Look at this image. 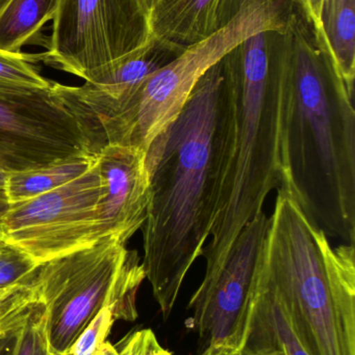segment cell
<instances>
[{"label": "cell", "mask_w": 355, "mask_h": 355, "mask_svg": "<svg viewBox=\"0 0 355 355\" xmlns=\"http://www.w3.org/2000/svg\"><path fill=\"white\" fill-rule=\"evenodd\" d=\"M229 127L223 60L208 69L181 114L146 150L150 202L143 267L165 320L210 236Z\"/></svg>", "instance_id": "obj_1"}, {"label": "cell", "mask_w": 355, "mask_h": 355, "mask_svg": "<svg viewBox=\"0 0 355 355\" xmlns=\"http://www.w3.org/2000/svg\"><path fill=\"white\" fill-rule=\"evenodd\" d=\"M229 87V127L204 277L220 268L244 227L272 190L290 192L287 132L289 71L279 31L250 35L222 58Z\"/></svg>", "instance_id": "obj_2"}, {"label": "cell", "mask_w": 355, "mask_h": 355, "mask_svg": "<svg viewBox=\"0 0 355 355\" xmlns=\"http://www.w3.org/2000/svg\"><path fill=\"white\" fill-rule=\"evenodd\" d=\"M279 40L291 92L289 193L329 237L354 245V98L298 8Z\"/></svg>", "instance_id": "obj_3"}, {"label": "cell", "mask_w": 355, "mask_h": 355, "mask_svg": "<svg viewBox=\"0 0 355 355\" xmlns=\"http://www.w3.org/2000/svg\"><path fill=\"white\" fill-rule=\"evenodd\" d=\"M258 275L310 355H355V248L329 236L287 190L277 191Z\"/></svg>", "instance_id": "obj_4"}, {"label": "cell", "mask_w": 355, "mask_h": 355, "mask_svg": "<svg viewBox=\"0 0 355 355\" xmlns=\"http://www.w3.org/2000/svg\"><path fill=\"white\" fill-rule=\"evenodd\" d=\"M145 279L138 252L113 237L40 265L31 283L44 306L51 354H66L104 308L116 320L135 321Z\"/></svg>", "instance_id": "obj_5"}, {"label": "cell", "mask_w": 355, "mask_h": 355, "mask_svg": "<svg viewBox=\"0 0 355 355\" xmlns=\"http://www.w3.org/2000/svg\"><path fill=\"white\" fill-rule=\"evenodd\" d=\"M295 10L293 0L251 4L208 39L185 47L172 62L146 79L126 112L106 133V144L135 146L146 151L181 114L208 69L250 35L283 29Z\"/></svg>", "instance_id": "obj_6"}, {"label": "cell", "mask_w": 355, "mask_h": 355, "mask_svg": "<svg viewBox=\"0 0 355 355\" xmlns=\"http://www.w3.org/2000/svg\"><path fill=\"white\" fill-rule=\"evenodd\" d=\"M99 127L74 87L46 89L0 83V170H33L97 153Z\"/></svg>", "instance_id": "obj_7"}, {"label": "cell", "mask_w": 355, "mask_h": 355, "mask_svg": "<svg viewBox=\"0 0 355 355\" xmlns=\"http://www.w3.org/2000/svg\"><path fill=\"white\" fill-rule=\"evenodd\" d=\"M152 40L150 0H60L38 60L90 83Z\"/></svg>", "instance_id": "obj_8"}, {"label": "cell", "mask_w": 355, "mask_h": 355, "mask_svg": "<svg viewBox=\"0 0 355 355\" xmlns=\"http://www.w3.org/2000/svg\"><path fill=\"white\" fill-rule=\"evenodd\" d=\"M101 178L92 168L77 179L25 202L10 205L0 218V236L38 264L101 240L99 230Z\"/></svg>", "instance_id": "obj_9"}, {"label": "cell", "mask_w": 355, "mask_h": 355, "mask_svg": "<svg viewBox=\"0 0 355 355\" xmlns=\"http://www.w3.org/2000/svg\"><path fill=\"white\" fill-rule=\"evenodd\" d=\"M269 217L258 213L242 229L224 262L204 277L188 304L189 325L204 348L243 349L258 285V262Z\"/></svg>", "instance_id": "obj_10"}, {"label": "cell", "mask_w": 355, "mask_h": 355, "mask_svg": "<svg viewBox=\"0 0 355 355\" xmlns=\"http://www.w3.org/2000/svg\"><path fill=\"white\" fill-rule=\"evenodd\" d=\"M101 178L98 211L101 238L126 244L143 227L150 202L146 151L135 146L106 144L95 153Z\"/></svg>", "instance_id": "obj_11"}, {"label": "cell", "mask_w": 355, "mask_h": 355, "mask_svg": "<svg viewBox=\"0 0 355 355\" xmlns=\"http://www.w3.org/2000/svg\"><path fill=\"white\" fill-rule=\"evenodd\" d=\"M266 1L281 0H150V28L156 39L185 48L229 25L246 6Z\"/></svg>", "instance_id": "obj_12"}, {"label": "cell", "mask_w": 355, "mask_h": 355, "mask_svg": "<svg viewBox=\"0 0 355 355\" xmlns=\"http://www.w3.org/2000/svg\"><path fill=\"white\" fill-rule=\"evenodd\" d=\"M242 352L248 355H310L294 334L279 300L261 279L258 268L256 297Z\"/></svg>", "instance_id": "obj_13"}, {"label": "cell", "mask_w": 355, "mask_h": 355, "mask_svg": "<svg viewBox=\"0 0 355 355\" xmlns=\"http://www.w3.org/2000/svg\"><path fill=\"white\" fill-rule=\"evenodd\" d=\"M314 35L354 98L355 0H327L321 15L320 33Z\"/></svg>", "instance_id": "obj_14"}, {"label": "cell", "mask_w": 355, "mask_h": 355, "mask_svg": "<svg viewBox=\"0 0 355 355\" xmlns=\"http://www.w3.org/2000/svg\"><path fill=\"white\" fill-rule=\"evenodd\" d=\"M94 160L95 154L75 156L42 168L8 173L6 191L8 204L25 202L77 179L92 168Z\"/></svg>", "instance_id": "obj_15"}, {"label": "cell", "mask_w": 355, "mask_h": 355, "mask_svg": "<svg viewBox=\"0 0 355 355\" xmlns=\"http://www.w3.org/2000/svg\"><path fill=\"white\" fill-rule=\"evenodd\" d=\"M60 0H10L0 12V50L19 54L53 20ZM33 42V43H35Z\"/></svg>", "instance_id": "obj_16"}, {"label": "cell", "mask_w": 355, "mask_h": 355, "mask_svg": "<svg viewBox=\"0 0 355 355\" xmlns=\"http://www.w3.org/2000/svg\"><path fill=\"white\" fill-rule=\"evenodd\" d=\"M14 355H53L46 334L45 311L35 289L17 329Z\"/></svg>", "instance_id": "obj_17"}, {"label": "cell", "mask_w": 355, "mask_h": 355, "mask_svg": "<svg viewBox=\"0 0 355 355\" xmlns=\"http://www.w3.org/2000/svg\"><path fill=\"white\" fill-rule=\"evenodd\" d=\"M39 266L29 254L0 236V291L26 283Z\"/></svg>", "instance_id": "obj_18"}, {"label": "cell", "mask_w": 355, "mask_h": 355, "mask_svg": "<svg viewBox=\"0 0 355 355\" xmlns=\"http://www.w3.org/2000/svg\"><path fill=\"white\" fill-rule=\"evenodd\" d=\"M38 55L8 53L0 50V83L46 89L54 81L44 78L33 62Z\"/></svg>", "instance_id": "obj_19"}, {"label": "cell", "mask_w": 355, "mask_h": 355, "mask_svg": "<svg viewBox=\"0 0 355 355\" xmlns=\"http://www.w3.org/2000/svg\"><path fill=\"white\" fill-rule=\"evenodd\" d=\"M115 321L116 318L110 308L100 311L64 355L97 354L106 343Z\"/></svg>", "instance_id": "obj_20"}, {"label": "cell", "mask_w": 355, "mask_h": 355, "mask_svg": "<svg viewBox=\"0 0 355 355\" xmlns=\"http://www.w3.org/2000/svg\"><path fill=\"white\" fill-rule=\"evenodd\" d=\"M31 297V289L26 283L8 290L0 297V336L16 329Z\"/></svg>", "instance_id": "obj_21"}, {"label": "cell", "mask_w": 355, "mask_h": 355, "mask_svg": "<svg viewBox=\"0 0 355 355\" xmlns=\"http://www.w3.org/2000/svg\"><path fill=\"white\" fill-rule=\"evenodd\" d=\"M116 348L121 355H173L158 343L151 329L129 334Z\"/></svg>", "instance_id": "obj_22"}, {"label": "cell", "mask_w": 355, "mask_h": 355, "mask_svg": "<svg viewBox=\"0 0 355 355\" xmlns=\"http://www.w3.org/2000/svg\"><path fill=\"white\" fill-rule=\"evenodd\" d=\"M298 10L310 25L314 35H318L321 31V15L323 6L327 0H294Z\"/></svg>", "instance_id": "obj_23"}, {"label": "cell", "mask_w": 355, "mask_h": 355, "mask_svg": "<svg viewBox=\"0 0 355 355\" xmlns=\"http://www.w3.org/2000/svg\"><path fill=\"white\" fill-rule=\"evenodd\" d=\"M23 314H24V313H23ZM21 318H22V317H21ZM18 327L19 324L17 325L16 329H13L10 333L0 336V355H14L17 340V329H18Z\"/></svg>", "instance_id": "obj_24"}, {"label": "cell", "mask_w": 355, "mask_h": 355, "mask_svg": "<svg viewBox=\"0 0 355 355\" xmlns=\"http://www.w3.org/2000/svg\"><path fill=\"white\" fill-rule=\"evenodd\" d=\"M6 174H8V173L0 170V218L3 216L4 213L6 212L8 207H10L6 191Z\"/></svg>", "instance_id": "obj_25"}, {"label": "cell", "mask_w": 355, "mask_h": 355, "mask_svg": "<svg viewBox=\"0 0 355 355\" xmlns=\"http://www.w3.org/2000/svg\"><path fill=\"white\" fill-rule=\"evenodd\" d=\"M199 355H248L242 350L231 349V348L221 347V346H208L204 348Z\"/></svg>", "instance_id": "obj_26"}, {"label": "cell", "mask_w": 355, "mask_h": 355, "mask_svg": "<svg viewBox=\"0 0 355 355\" xmlns=\"http://www.w3.org/2000/svg\"><path fill=\"white\" fill-rule=\"evenodd\" d=\"M106 355H121L116 346H113L110 342H106Z\"/></svg>", "instance_id": "obj_27"}, {"label": "cell", "mask_w": 355, "mask_h": 355, "mask_svg": "<svg viewBox=\"0 0 355 355\" xmlns=\"http://www.w3.org/2000/svg\"><path fill=\"white\" fill-rule=\"evenodd\" d=\"M10 0H0V12L6 8V6L10 3Z\"/></svg>", "instance_id": "obj_28"}, {"label": "cell", "mask_w": 355, "mask_h": 355, "mask_svg": "<svg viewBox=\"0 0 355 355\" xmlns=\"http://www.w3.org/2000/svg\"><path fill=\"white\" fill-rule=\"evenodd\" d=\"M108 342V341H106ZM106 342L104 343V345L102 346L101 349L99 350V352H98L97 354L95 355H106Z\"/></svg>", "instance_id": "obj_29"}, {"label": "cell", "mask_w": 355, "mask_h": 355, "mask_svg": "<svg viewBox=\"0 0 355 355\" xmlns=\"http://www.w3.org/2000/svg\"><path fill=\"white\" fill-rule=\"evenodd\" d=\"M10 289H12V288H10ZM6 291H8V290H4V291H0V297H1V296L3 295V294L6 293Z\"/></svg>", "instance_id": "obj_30"}]
</instances>
